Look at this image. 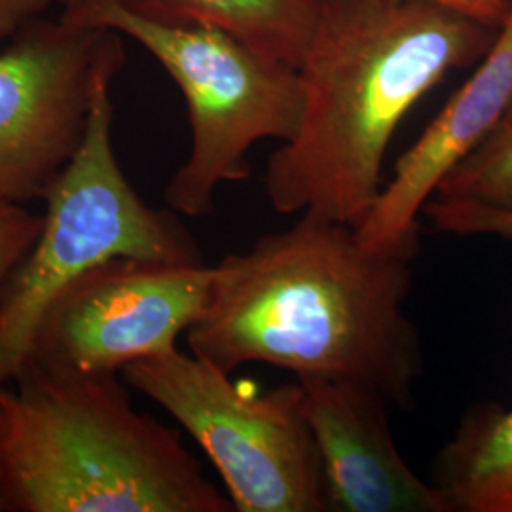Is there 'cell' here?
Masks as SVG:
<instances>
[{
	"mask_svg": "<svg viewBox=\"0 0 512 512\" xmlns=\"http://www.w3.org/2000/svg\"><path fill=\"white\" fill-rule=\"evenodd\" d=\"M420 239L372 249L342 220L300 215L211 266L190 351L232 374L264 363L296 378L349 380L410 408L423 374L420 332L404 304Z\"/></svg>",
	"mask_w": 512,
	"mask_h": 512,
	"instance_id": "1",
	"label": "cell"
},
{
	"mask_svg": "<svg viewBox=\"0 0 512 512\" xmlns=\"http://www.w3.org/2000/svg\"><path fill=\"white\" fill-rule=\"evenodd\" d=\"M499 27L425 0H319L298 74V133L272 152L264 190L281 215L357 226L384 183L406 114L446 74L478 63Z\"/></svg>",
	"mask_w": 512,
	"mask_h": 512,
	"instance_id": "2",
	"label": "cell"
},
{
	"mask_svg": "<svg viewBox=\"0 0 512 512\" xmlns=\"http://www.w3.org/2000/svg\"><path fill=\"white\" fill-rule=\"evenodd\" d=\"M0 478L10 512H230L181 433L133 408L118 376L19 366L0 385Z\"/></svg>",
	"mask_w": 512,
	"mask_h": 512,
	"instance_id": "3",
	"label": "cell"
},
{
	"mask_svg": "<svg viewBox=\"0 0 512 512\" xmlns=\"http://www.w3.org/2000/svg\"><path fill=\"white\" fill-rule=\"evenodd\" d=\"M59 19L109 29L154 55L184 95L192 133L190 154L165 186L167 205L190 219L215 211L222 183L253 173L256 143L291 141L304 110L298 69L258 54L213 27H177L133 14L118 0H57Z\"/></svg>",
	"mask_w": 512,
	"mask_h": 512,
	"instance_id": "4",
	"label": "cell"
},
{
	"mask_svg": "<svg viewBox=\"0 0 512 512\" xmlns=\"http://www.w3.org/2000/svg\"><path fill=\"white\" fill-rule=\"evenodd\" d=\"M114 76L99 80L86 135L44 196L42 232L0 289V385L16 376L42 311L76 277L114 256L205 262L181 215L150 207L116 160Z\"/></svg>",
	"mask_w": 512,
	"mask_h": 512,
	"instance_id": "5",
	"label": "cell"
},
{
	"mask_svg": "<svg viewBox=\"0 0 512 512\" xmlns=\"http://www.w3.org/2000/svg\"><path fill=\"white\" fill-rule=\"evenodd\" d=\"M120 374L200 444L234 511L329 512L298 380L258 395L179 348L135 361Z\"/></svg>",
	"mask_w": 512,
	"mask_h": 512,
	"instance_id": "6",
	"label": "cell"
},
{
	"mask_svg": "<svg viewBox=\"0 0 512 512\" xmlns=\"http://www.w3.org/2000/svg\"><path fill=\"white\" fill-rule=\"evenodd\" d=\"M211 266L114 256L76 277L42 311L21 365L61 378L118 376L177 348L200 319Z\"/></svg>",
	"mask_w": 512,
	"mask_h": 512,
	"instance_id": "7",
	"label": "cell"
},
{
	"mask_svg": "<svg viewBox=\"0 0 512 512\" xmlns=\"http://www.w3.org/2000/svg\"><path fill=\"white\" fill-rule=\"evenodd\" d=\"M126 61L120 33L57 18L25 25L0 52V198L44 200L80 147L99 80Z\"/></svg>",
	"mask_w": 512,
	"mask_h": 512,
	"instance_id": "8",
	"label": "cell"
},
{
	"mask_svg": "<svg viewBox=\"0 0 512 512\" xmlns=\"http://www.w3.org/2000/svg\"><path fill=\"white\" fill-rule=\"evenodd\" d=\"M323 465L329 512H452L435 484L416 475L399 452L391 404L368 385L296 378Z\"/></svg>",
	"mask_w": 512,
	"mask_h": 512,
	"instance_id": "9",
	"label": "cell"
},
{
	"mask_svg": "<svg viewBox=\"0 0 512 512\" xmlns=\"http://www.w3.org/2000/svg\"><path fill=\"white\" fill-rule=\"evenodd\" d=\"M512 107V4L490 52L395 165L376 203L355 226L372 249L420 239V217L442 177L463 160Z\"/></svg>",
	"mask_w": 512,
	"mask_h": 512,
	"instance_id": "10",
	"label": "cell"
},
{
	"mask_svg": "<svg viewBox=\"0 0 512 512\" xmlns=\"http://www.w3.org/2000/svg\"><path fill=\"white\" fill-rule=\"evenodd\" d=\"M421 215L446 234L512 239V211L431 198ZM435 486L452 512H512V410L482 404L459 421L435 463Z\"/></svg>",
	"mask_w": 512,
	"mask_h": 512,
	"instance_id": "11",
	"label": "cell"
},
{
	"mask_svg": "<svg viewBox=\"0 0 512 512\" xmlns=\"http://www.w3.org/2000/svg\"><path fill=\"white\" fill-rule=\"evenodd\" d=\"M133 14L164 25L213 27L258 54L300 67L319 0H118Z\"/></svg>",
	"mask_w": 512,
	"mask_h": 512,
	"instance_id": "12",
	"label": "cell"
},
{
	"mask_svg": "<svg viewBox=\"0 0 512 512\" xmlns=\"http://www.w3.org/2000/svg\"><path fill=\"white\" fill-rule=\"evenodd\" d=\"M433 198L512 211V107L484 141L442 177Z\"/></svg>",
	"mask_w": 512,
	"mask_h": 512,
	"instance_id": "13",
	"label": "cell"
},
{
	"mask_svg": "<svg viewBox=\"0 0 512 512\" xmlns=\"http://www.w3.org/2000/svg\"><path fill=\"white\" fill-rule=\"evenodd\" d=\"M42 224L44 217L25 203L0 198V289L35 245Z\"/></svg>",
	"mask_w": 512,
	"mask_h": 512,
	"instance_id": "14",
	"label": "cell"
},
{
	"mask_svg": "<svg viewBox=\"0 0 512 512\" xmlns=\"http://www.w3.org/2000/svg\"><path fill=\"white\" fill-rule=\"evenodd\" d=\"M54 0H0V42L12 40L33 19L40 18Z\"/></svg>",
	"mask_w": 512,
	"mask_h": 512,
	"instance_id": "15",
	"label": "cell"
},
{
	"mask_svg": "<svg viewBox=\"0 0 512 512\" xmlns=\"http://www.w3.org/2000/svg\"><path fill=\"white\" fill-rule=\"evenodd\" d=\"M440 4L444 8L456 10L469 18L478 19L486 25L501 27L503 21L509 16L512 0H425Z\"/></svg>",
	"mask_w": 512,
	"mask_h": 512,
	"instance_id": "16",
	"label": "cell"
},
{
	"mask_svg": "<svg viewBox=\"0 0 512 512\" xmlns=\"http://www.w3.org/2000/svg\"><path fill=\"white\" fill-rule=\"evenodd\" d=\"M0 512H10V501H8L6 492H4V486H2V478H0Z\"/></svg>",
	"mask_w": 512,
	"mask_h": 512,
	"instance_id": "17",
	"label": "cell"
}]
</instances>
